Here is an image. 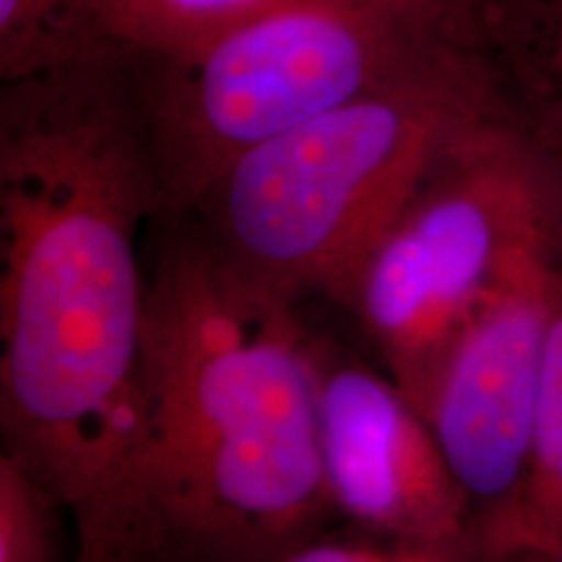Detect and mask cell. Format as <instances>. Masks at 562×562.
Wrapping results in <instances>:
<instances>
[{"instance_id": "obj_1", "label": "cell", "mask_w": 562, "mask_h": 562, "mask_svg": "<svg viewBox=\"0 0 562 562\" xmlns=\"http://www.w3.org/2000/svg\"><path fill=\"white\" fill-rule=\"evenodd\" d=\"M165 216L133 60L115 42L0 83V427L74 513L138 539L149 273ZM140 542V539H138Z\"/></svg>"}, {"instance_id": "obj_2", "label": "cell", "mask_w": 562, "mask_h": 562, "mask_svg": "<svg viewBox=\"0 0 562 562\" xmlns=\"http://www.w3.org/2000/svg\"><path fill=\"white\" fill-rule=\"evenodd\" d=\"M172 224L149 273L138 539L149 562H279L334 508L318 355L297 302Z\"/></svg>"}, {"instance_id": "obj_3", "label": "cell", "mask_w": 562, "mask_h": 562, "mask_svg": "<svg viewBox=\"0 0 562 562\" xmlns=\"http://www.w3.org/2000/svg\"><path fill=\"white\" fill-rule=\"evenodd\" d=\"M505 112L513 104L480 47L451 45L232 161L182 216L263 290L344 305L368 252L435 165Z\"/></svg>"}, {"instance_id": "obj_4", "label": "cell", "mask_w": 562, "mask_h": 562, "mask_svg": "<svg viewBox=\"0 0 562 562\" xmlns=\"http://www.w3.org/2000/svg\"><path fill=\"white\" fill-rule=\"evenodd\" d=\"M474 0H290L180 53H131L165 216L232 161L472 45Z\"/></svg>"}, {"instance_id": "obj_5", "label": "cell", "mask_w": 562, "mask_h": 562, "mask_svg": "<svg viewBox=\"0 0 562 562\" xmlns=\"http://www.w3.org/2000/svg\"><path fill=\"white\" fill-rule=\"evenodd\" d=\"M562 232V175L516 112L467 133L368 252L344 307L422 404L442 351L539 243Z\"/></svg>"}, {"instance_id": "obj_6", "label": "cell", "mask_w": 562, "mask_h": 562, "mask_svg": "<svg viewBox=\"0 0 562 562\" xmlns=\"http://www.w3.org/2000/svg\"><path fill=\"white\" fill-rule=\"evenodd\" d=\"M562 232L531 248L442 351L419 412L472 513V542L521 490L529 467Z\"/></svg>"}, {"instance_id": "obj_7", "label": "cell", "mask_w": 562, "mask_h": 562, "mask_svg": "<svg viewBox=\"0 0 562 562\" xmlns=\"http://www.w3.org/2000/svg\"><path fill=\"white\" fill-rule=\"evenodd\" d=\"M318 440L328 501L393 542L472 539V513L430 422L393 378L318 360Z\"/></svg>"}, {"instance_id": "obj_8", "label": "cell", "mask_w": 562, "mask_h": 562, "mask_svg": "<svg viewBox=\"0 0 562 562\" xmlns=\"http://www.w3.org/2000/svg\"><path fill=\"white\" fill-rule=\"evenodd\" d=\"M562 542V258L547 331L542 385L526 476L503 516L476 539L482 562L518 552L552 550Z\"/></svg>"}, {"instance_id": "obj_9", "label": "cell", "mask_w": 562, "mask_h": 562, "mask_svg": "<svg viewBox=\"0 0 562 562\" xmlns=\"http://www.w3.org/2000/svg\"><path fill=\"white\" fill-rule=\"evenodd\" d=\"M476 47H521L542 115L529 131L562 175V0H482Z\"/></svg>"}, {"instance_id": "obj_10", "label": "cell", "mask_w": 562, "mask_h": 562, "mask_svg": "<svg viewBox=\"0 0 562 562\" xmlns=\"http://www.w3.org/2000/svg\"><path fill=\"white\" fill-rule=\"evenodd\" d=\"M104 42L102 0H0V83L66 66Z\"/></svg>"}, {"instance_id": "obj_11", "label": "cell", "mask_w": 562, "mask_h": 562, "mask_svg": "<svg viewBox=\"0 0 562 562\" xmlns=\"http://www.w3.org/2000/svg\"><path fill=\"white\" fill-rule=\"evenodd\" d=\"M284 3L290 0H102V34L128 53H180Z\"/></svg>"}, {"instance_id": "obj_12", "label": "cell", "mask_w": 562, "mask_h": 562, "mask_svg": "<svg viewBox=\"0 0 562 562\" xmlns=\"http://www.w3.org/2000/svg\"><path fill=\"white\" fill-rule=\"evenodd\" d=\"M60 497L16 456H0V562H63L55 510Z\"/></svg>"}, {"instance_id": "obj_13", "label": "cell", "mask_w": 562, "mask_h": 562, "mask_svg": "<svg viewBox=\"0 0 562 562\" xmlns=\"http://www.w3.org/2000/svg\"><path fill=\"white\" fill-rule=\"evenodd\" d=\"M279 562H482L472 539L456 542H393L357 544L313 539Z\"/></svg>"}, {"instance_id": "obj_14", "label": "cell", "mask_w": 562, "mask_h": 562, "mask_svg": "<svg viewBox=\"0 0 562 562\" xmlns=\"http://www.w3.org/2000/svg\"><path fill=\"white\" fill-rule=\"evenodd\" d=\"M74 562H149V558L121 533H79Z\"/></svg>"}, {"instance_id": "obj_15", "label": "cell", "mask_w": 562, "mask_h": 562, "mask_svg": "<svg viewBox=\"0 0 562 562\" xmlns=\"http://www.w3.org/2000/svg\"><path fill=\"white\" fill-rule=\"evenodd\" d=\"M497 562H562V542L558 547H552V550L518 552V554H508V558Z\"/></svg>"}]
</instances>
